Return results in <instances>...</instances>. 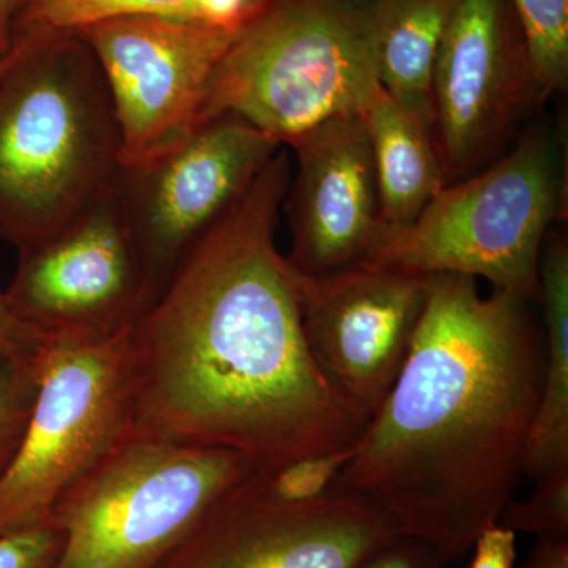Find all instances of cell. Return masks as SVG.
<instances>
[{
  "mask_svg": "<svg viewBox=\"0 0 568 568\" xmlns=\"http://www.w3.org/2000/svg\"><path fill=\"white\" fill-rule=\"evenodd\" d=\"M290 181L278 151L134 325L136 435L233 450L256 473L357 443L368 418L313 361L305 276L276 246Z\"/></svg>",
  "mask_w": 568,
  "mask_h": 568,
  "instance_id": "6da1fadb",
  "label": "cell"
},
{
  "mask_svg": "<svg viewBox=\"0 0 568 568\" xmlns=\"http://www.w3.org/2000/svg\"><path fill=\"white\" fill-rule=\"evenodd\" d=\"M529 304L429 275L405 365L339 477L444 566L496 525L523 476L545 369Z\"/></svg>",
  "mask_w": 568,
  "mask_h": 568,
  "instance_id": "7a4b0ae2",
  "label": "cell"
},
{
  "mask_svg": "<svg viewBox=\"0 0 568 568\" xmlns=\"http://www.w3.org/2000/svg\"><path fill=\"white\" fill-rule=\"evenodd\" d=\"M121 132L95 55L74 32L17 33L0 69V239L18 250L114 185Z\"/></svg>",
  "mask_w": 568,
  "mask_h": 568,
  "instance_id": "3957f363",
  "label": "cell"
},
{
  "mask_svg": "<svg viewBox=\"0 0 568 568\" xmlns=\"http://www.w3.org/2000/svg\"><path fill=\"white\" fill-rule=\"evenodd\" d=\"M379 85L368 0H265L212 74L201 125L233 114L290 144Z\"/></svg>",
  "mask_w": 568,
  "mask_h": 568,
  "instance_id": "277c9868",
  "label": "cell"
},
{
  "mask_svg": "<svg viewBox=\"0 0 568 568\" xmlns=\"http://www.w3.org/2000/svg\"><path fill=\"white\" fill-rule=\"evenodd\" d=\"M564 192L555 134L532 126L495 163L447 185L409 226L384 235L365 263L485 278L532 304L540 297L541 248L562 219Z\"/></svg>",
  "mask_w": 568,
  "mask_h": 568,
  "instance_id": "5b68a950",
  "label": "cell"
},
{
  "mask_svg": "<svg viewBox=\"0 0 568 568\" xmlns=\"http://www.w3.org/2000/svg\"><path fill=\"white\" fill-rule=\"evenodd\" d=\"M252 473L233 450L130 432L52 508L63 536L52 568H156Z\"/></svg>",
  "mask_w": 568,
  "mask_h": 568,
  "instance_id": "8992f818",
  "label": "cell"
},
{
  "mask_svg": "<svg viewBox=\"0 0 568 568\" xmlns=\"http://www.w3.org/2000/svg\"><path fill=\"white\" fill-rule=\"evenodd\" d=\"M130 334L50 346L20 450L0 478V536L50 521L63 493L132 432Z\"/></svg>",
  "mask_w": 568,
  "mask_h": 568,
  "instance_id": "52a82bcc",
  "label": "cell"
},
{
  "mask_svg": "<svg viewBox=\"0 0 568 568\" xmlns=\"http://www.w3.org/2000/svg\"><path fill=\"white\" fill-rule=\"evenodd\" d=\"M18 253L3 293L18 317L51 345L130 334L152 305L114 185Z\"/></svg>",
  "mask_w": 568,
  "mask_h": 568,
  "instance_id": "ba28073f",
  "label": "cell"
},
{
  "mask_svg": "<svg viewBox=\"0 0 568 568\" xmlns=\"http://www.w3.org/2000/svg\"><path fill=\"white\" fill-rule=\"evenodd\" d=\"M280 148L252 123L222 114L159 159L121 168L115 192L152 304Z\"/></svg>",
  "mask_w": 568,
  "mask_h": 568,
  "instance_id": "9c48e42d",
  "label": "cell"
},
{
  "mask_svg": "<svg viewBox=\"0 0 568 568\" xmlns=\"http://www.w3.org/2000/svg\"><path fill=\"white\" fill-rule=\"evenodd\" d=\"M545 100L511 0H462L432 80L433 134L447 185L503 156Z\"/></svg>",
  "mask_w": 568,
  "mask_h": 568,
  "instance_id": "30bf717a",
  "label": "cell"
},
{
  "mask_svg": "<svg viewBox=\"0 0 568 568\" xmlns=\"http://www.w3.org/2000/svg\"><path fill=\"white\" fill-rule=\"evenodd\" d=\"M399 536L390 515L339 478L320 499L293 504L252 473L156 568H362Z\"/></svg>",
  "mask_w": 568,
  "mask_h": 568,
  "instance_id": "8fae6325",
  "label": "cell"
},
{
  "mask_svg": "<svg viewBox=\"0 0 568 568\" xmlns=\"http://www.w3.org/2000/svg\"><path fill=\"white\" fill-rule=\"evenodd\" d=\"M241 29L160 17H123L74 31L110 89L122 168L173 151L201 126L205 92Z\"/></svg>",
  "mask_w": 568,
  "mask_h": 568,
  "instance_id": "7c38bea8",
  "label": "cell"
},
{
  "mask_svg": "<svg viewBox=\"0 0 568 568\" xmlns=\"http://www.w3.org/2000/svg\"><path fill=\"white\" fill-rule=\"evenodd\" d=\"M428 284L429 275L372 263L305 276L302 320L313 361L368 420L405 365Z\"/></svg>",
  "mask_w": 568,
  "mask_h": 568,
  "instance_id": "4fadbf2b",
  "label": "cell"
},
{
  "mask_svg": "<svg viewBox=\"0 0 568 568\" xmlns=\"http://www.w3.org/2000/svg\"><path fill=\"white\" fill-rule=\"evenodd\" d=\"M297 173L284 196L287 261L304 276L365 263L383 237L372 142L361 112L336 115L291 141Z\"/></svg>",
  "mask_w": 568,
  "mask_h": 568,
  "instance_id": "5bb4252c",
  "label": "cell"
},
{
  "mask_svg": "<svg viewBox=\"0 0 568 568\" xmlns=\"http://www.w3.org/2000/svg\"><path fill=\"white\" fill-rule=\"evenodd\" d=\"M361 115L372 142L384 237L409 226L446 189L447 178L428 123L392 99L383 85Z\"/></svg>",
  "mask_w": 568,
  "mask_h": 568,
  "instance_id": "9a60e30c",
  "label": "cell"
},
{
  "mask_svg": "<svg viewBox=\"0 0 568 568\" xmlns=\"http://www.w3.org/2000/svg\"><path fill=\"white\" fill-rule=\"evenodd\" d=\"M462 0H368L384 91L433 130L432 80L440 41Z\"/></svg>",
  "mask_w": 568,
  "mask_h": 568,
  "instance_id": "2e32d148",
  "label": "cell"
},
{
  "mask_svg": "<svg viewBox=\"0 0 568 568\" xmlns=\"http://www.w3.org/2000/svg\"><path fill=\"white\" fill-rule=\"evenodd\" d=\"M545 369L523 476L534 481L568 469V246L559 233L547 235L540 256Z\"/></svg>",
  "mask_w": 568,
  "mask_h": 568,
  "instance_id": "e0dca14e",
  "label": "cell"
},
{
  "mask_svg": "<svg viewBox=\"0 0 568 568\" xmlns=\"http://www.w3.org/2000/svg\"><path fill=\"white\" fill-rule=\"evenodd\" d=\"M265 0H22L13 37L21 32H74L114 18L160 17L241 29Z\"/></svg>",
  "mask_w": 568,
  "mask_h": 568,
  "instance_id": "ac0fdd59",
  "label": "cell"
},
{
  "mask_svg": "<svg viewBox=\"0 0 568 568\" xmlns=\"http://www.w3.org/2000/svg\"><path fill=\"white\" fill-rule=\"evenodd\" d=\"M545 99L568 82V0H511Z\"/></svg>",
  "mask_w": 568,
  "mask_h": 568,
  "instance_id": "d6986e66",
  "label": "cell"
},
{
  "mask_svg": "<svg viewBox=\"0 0 568 568\" xmlns=\"http://www.w3.org/2000/svg\"><path fill=\"white\" fill-rule=\"evenodd\" d=\"M536 485L528 499H511L504 507L497 525L537 538H568V469L541 478Z\"/></svg>",
  "mask_w": 568,
  "mask_h": 568,
  "instance_id": "ffe728a7",
  "label": "cell"
},
{
  "mask_svg": "<svg viewBox=\"0 0 568 568\" xmlns=\"http://www.w3.org/2000/svg\"><path fill=\"white\" fill-rule=\"evenodd\" d=\"M354 455V446L294 459L272 473H256L267 495L282 503H310L335 487Z\"/></svg>",
  "mask_w": 568,
  "mask_h": 568,
  "instance_id": "44dd1931",
  "label": "cell"
},
{
  "mask_svg": "<svg viewBox=\"0 0 568 568\" xmlns=\"http://www.w3.org/2000/svg\"><path fill=\"white\" fill-rule=\"evenodd\" d=\"M37 392L39 375L0 353V478L20 450Z\"/></svg>",
  "mask_w": 568,
  "mask_h": 568,
  "instance_id": "7402d4cb",
  "label": "cell"
},
{
  "mask_svg": "<svg viewBox=\"0 0 568 568\" xmlns=\"http://www.w3.org/2000/svg\"><path fill=\"white\" fill-rule=\"evenodd\" d=\"M63 545L61 529L48 521L0 536V568H52Z\"/></svg>",
  "mask_w": 568,
  "mask_h": 568,
  "instance_id": "603a6c76",
  "label": "cell"
},
{
  "mask_svg": "<svg viewBox=\"0 0 568 568\" xmlns=\"http://www.w3.org/2000/svg\"><path fill=\"white\" fill-rule=\"evenodd\" d=\"M51 343L43 338L11 308L6 293L0 291V353L22 368L40 375Z\"/></svg>",
  "mask_w": 568,
  "mask_h": 568,
  "instance_id": "cb8c5ba5",
  "label": "cell"
},
{
  "mask_svg": "<svg viewBox=\"0 0 568 568\" xmlns=\"http://www.w3.org/2000/svg\"><path fill=\"white\" fill-rule=\"evenodd\" d=\"M469 568H515L517 534L493 525L476 538Z\"/></svg>",
  "mask_w": 568,
  "mask_h": 568,
  "instance_id": "d4e9b609",
  "label": "cell"
},
{
  "mask_svg": "<svg viewBox=\"0 0 568 568\" xmlns=\"http://www.w3.org/2000/svg\"><path fill=\"white\" fill-rule=\"evenodd\" d=\"M432 548L416 538L396 537L362 568H443Z\"/></svg>",
  "mask_w": 568,
  "mask_h": 568,
  "instance_id": "484cf974",
  "label": "cell"
},
{
  "mask_svg": "<svg viewBox=\"0 0 568 568\" xmlns=\"http://www.w3.org/2000/svg\"><path fill=\"white\" fill-rule=\"evenodd\" d=\"M519 568H568V538H537L536 547Z\"/></svg>",
  "mask_w": 568,
  "mask_h": 568,
  "instance_id": "4316f807",
  "label": "cell"
},
{
  "mask_svg": "<svg viewBox=\"0 0 568 568\" xmlns=\"http://www.w3.org/2000/svg\"><path fill=\"white\" fill-rule=\"evenodd\" d=\"M22 0H0V58L9 54L13 44L14 22Z\"/></svg>",
  "mask_w": 568,
  "mask_h": 568,
  "instance_id": "83f0119b",
  "label": "cell"
},
{
  "mask_svg": "<svg viewBox=\"0 0 568 568\" xmlns=\"http://www.w3.org/2000/svg\"><path fill=\"white\" fill-rule=\"evenodd\" d=\"M7 55H3V58H0V69H2L3 62H6Z\"/></svg>",
  "mask_w": 568,
  "mask_h": 568,
  "instance_id": "f1b7e54d",
  "label": "cell"
}]
</instances>
